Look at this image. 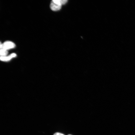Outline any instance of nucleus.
<instances>
[{"mask_svg": "<svg viewBox=\"0 0 135 135\" xmlns=\"http://www.w3.org/2000/svg\"><path fill=\"white\" fill-rule=\"evenodd\" d=\"M68 135H72L70 134H68Z\"/></svg>", "mask_w": 135, "mask_h": 135, "instance_id": "obj_7", "label": "nucleus"}, {"mask_svg": "<svg viewBox=\"0 0 135 135\" xmlns=\"http://www.w3.org/2000/svg\"><path fill=\"white\" fill-rule=\"evenodd\" d=\"M10 55L12 58L15 57L16 56V54L14 53H12Z\"/></svg>", "mask_w": 135, "mask_h": 135, "instance_id": "obj_6", "label": "nucleus"}, {"mask_svg": "<svg viewBox=\"0 0 135 135\" xmlns=\"http://www.w3.org/2000/svg\"><path fill=\"white\" fill-rule=\"evenodd\" d=\"M15 44L13 42L10 41H6L2 44V47L1 49H3L7 50L14 48Z\"/></svg>", "mask_w": 135, "mask_h": 135, "instance_id": "obj_1", "label": "nucleus"}, {"mask_svg": "<svg viewBox=\"0 0 135 135\" xmlns=\"http://www.w3.org/2000/svg\"><path fill=\"white\" fill-rule=\"evenodd\" d=\"M62 6L56 3L52 0V1L50 7L51 9L54 11H57L60 10Z\"/></svg>", "mask_w": 135, "mask_h": 135, "instance_id": "obj_2", "label": "nucleus"}, {"mask_svg": "<svg viewBox=\"0 0 135 135\" xmlns=\"http://www.w3.org/2000/svg\"><path fill=\"white\" fill-rule=\"evenodd\" d=\"M8 54L7 50L3 49H0V56H6Z\"/></svg>", "mask_w": 135, "mask_h": 135, "instance_id": "obj_4", "label": "nucleus"}, {"mask_svg": "<svg viewBox=\"0 0 135 135\" xmlns=\"http://www.w3.org/2000/svg\"><path fill=\"white\" fill-rule=\"evenodd\" d=\"M53 135H64V134L59 132H56L54 133Z\"/></svg>", "mask_w": 135, "mask_h": 135, "instance_id": "obj_5", "label": "nucleus"}, {"mask_svg": "<svg viewBox=\"0 0 135 135\" xmlns=\"http://www.w3.org/2000/svg\"><path fill=\"white\" fill-rule=\"evenodd\" d=\"M12 58L10 55L8 56H0V60L3 61H8L10 60Z\"/></svg>", "mask_w": 135, "mask_h": 135, "instance_id": "obj_3", "label": "nucleus"}]
</instances>
